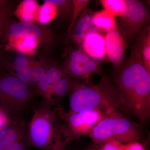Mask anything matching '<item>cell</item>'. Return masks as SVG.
<instances>
[{"mask_svg": "<svg viewBox=\"0 0 150 150\" xmlns=\"http://www.w3.org/2000/svg\"><path fill=\"white\" fill-rule=\"evenodd\" d=\"M112 81L127 112L145 123L150 115V74L140 59L131 54L121 67L114 70Z\"/></svg>", "mask_w": 150, "mask_h": 150, "instance_id": "cell-1", "label": "cell"}, {"mask_svg": "<svg viewBox=\"0 0 150 150\" xmlns=\"http://www.w3.org/2000/svg\"><path fill=\"white\" fill-rule=\"evenodd\" d=\"M69 112L100 109L106 114L118 110L127 112L120 93L113 81L102 75L97 85L72 79L69 91Z\"/></svg>", "mask_w": 150, "mask_h": 150, "instance_id": "cell-2", "label": "cell"}, {"mask_svg": "<svg viewBox=\"0 0 150 150\" xmlns=\"http://www.w3.org/2000/svg\"><path fill=\"white\" fill-rule=\"evenodd\" d=\"M89 136L96 145L110 140H118L124 144L139 142L143 137L139 124L125 118L118 110L106 114Z\"/></svg>", "mask_w": 150, "mask_h": 150, "instance_id": "cell-3", "label": "cell"}, {"mask_svg": "<svg viewBox=\"0 0 150 150\" xmlns=\"http://www.w3.org/2000/svg\"><path fill=\"white\" fill-rule=\"evenodd\" d=\"M54 105L43 101L34 114L27 130L28 145L40 150H51L59 129L57 110Z\"/></svg>", "mask_w": 150, "mask_h": 150, "instance_id": "cell-4", "label": "cell"}, {"mask_svg": "<svg viewBox=\"0 0 150 150\" xmlns=\"http://www.w3.org/2000/svg\"><path fill=\"white\" fill-rule=\"evenodd\" d=\"M34 94L31 86L14 75L0 74V103L8 115H16L28 109Z\"/></svg>", "mask_w": 150, "mask_h": 150, "instance_id": "cell-5", "label": "cell"}, {"mask_svg": "<svg viewBox=\"0 0 150 150\" xmlns=\"http://www.w3.org/2000/svg\"><path fill=\"white\" fill-rule=\"evenodd\" d=\"M56 108L58 116L66 124L65 133L69 143L89 134L106 115L105 111L100 109L73 112H67L60 106Z\"/></svg>", "mask_w": 150, "mask_h": 150, "instance_id": "cell-6", "label": "cell"}, {"mask_svg": "<svg viewBox=\"0 0 150 150\" xmlns=\"http://www.w3.org/2000/svg\"><path fill=\"white\" fill-rule=\"evenodd\" d=\"M8 37L32 38L48 49L55 45L57 40L54 31L46 25L35 23H23L12 19L10 17L6 21L2 36L3 38Z\"/></svg>", "mask_w": 150, "mask_h": 150, "instance_id": "cell-7", "label": "cell"}, {"mask_svg": "<svg viewBox=\"0 0 150 150\" xmlns=\"http://www.w3.org/2000/svg\"><path fill=\"white\" fill-rule=\"evenodd\" d=\"M127 10L120 20V29L127 42L131 43L137 35L149 25L150 13L147 7L137 0H126Z\"/></svg>", "mask_w": 150, "mask_h": 150, "instance_id": "cell-8", "label": "cell"}, {"mask_svg": "<svg viewBox=\"0 0 150 150\" xmlns=\"http://www.w3.org/2000/svg\"><path fill=\"white\" fill-rule=\"evenodd\" d=\"M88 57L80 48H68L64 61L62 65V69L65 74L72 79L90 83L91 76L86 67Z\"/></svg>", "mask_w": 150, "mask_h": 150, "instance_id": "cell-9", "label": "cell"}, {"mask_svg": "<svg viewBox=\"0 0 150 150\" xmlns=\"http://www.w3.org/2000/svg\"><path fill=\"white\" fill-rule=\"evenodd\" d=\"M106 54L113 65L114 69L121 67L124 60L127 41L120 28L106 32L105 35Z\"/></svg>", "mask_w": 150, "mask_h": 150, "instance_id": "cell-10", "label": "cell"}, {"mask_svg": "<svg viewBox=\"0 0 150 150\" xmlns=\"http://www.w3.org/2000/svg\"><path fill=\"white\" fill-rule=\"evenodd\" d=\"M65 74H66L62 69V65L59 64L57 62L51 61L45 74L33 87V90L34 94L42 97L43 101L52 104L51 93L52 88L54 84Z\"/></svg>", "mask_w": 150, "mask_h": 150, "instance_id": "cell-11", "label": "cell"}, {"mask_svg": "<svg viewBox=\"0 0 150 150\" xmlns=\"http://www.w3.org/2000/svg\"><path fill=\"white\" fill-rule=\"evenodd\" d=\"M99 29L94 26L84 38L81 49L91 59L99 62L107 56L105 38Z\"/></svg>", "mask_w": 150, "mask_h": 150, "instance_id": "cell-12", "label": "cell"}, {"mask_svg": "<svg viewBox=\"0 0 150 150\" xmlns=\"http://www.w3.org/2000/svg\"><path fill=\"white\" fill-rule=\"evenodd\" d=\"M27 130L24 121L13 118L0 132V150H7L16 142L26 139Z\"/></svg>", "mask_w": 150, "mask_h": 150, "instance_id": "cell-13", "label": "cell"}, {"mask_svg": "<svg viewBox=\"0 0 150 150\" xmlns=\"http://www.w3.org/2000/svg\"><path fill=\"white\" fill-rule=\"evenodd\" d=\"M131 54L139 58L142 64L150 74V26L149 25L136 37Z\"/></svg>", "mask_w": 150, "mask_h": 150, "instance_id": "cell-14", "label": "cell"}, {"mask_svg": "<svg viewBox=\"0 0 150 150\" xmlns=\"http://www.w3.org/2000/svg\"><path fill=\"white\" fill-rule=\"evenodd\" d=\"M1 66L8 68V73L14 75L19 79L31 87L30 58L26 54L18 53L12 65L2 61Z\"/></svg>", "mask_w": 150, "mask_h": 150, "instance_id": "cell-15", "label": "cell"}, {"mask_svg": "<svg viewBox=\"0 0 150 150\" xmlns=\"http://www.w3.org/2000/svg\"><path fill=\"white\" fill-rule=\"evenodd\" d=\"M94 12L88 8L85 9L73 28L71 37L79 48L86 33L94 26Z\"/></svg>", "mask_w": 150, "mask_h": 150, "instance_id": "cell-16", "label": "cell"}, {"mask_svg": "<svg viewBox=\"0 0 150 150\" xmlns=\"http://www.w3.org/2000/svg\"><path fill=\"white\" fill-rule=\"evenodd\" d=\"M40 6L36 1L24 0L21 2L14 13L20 22L34 23Z\"/></svg>", "mask_w": 150, "mask_h": 150, "instance_id": "cell-17", "label": "cell"}, {"mask_svg": "<svg viewBox=\"0 0 150 150\" xmlns=\"http://www.w3.org/2000/svg\"><path fill=\"white\" fill-rule=\"evenodd\" d=\"M11 48L26 55H31L40 43L38 40L30 37H8L5 38Z\"/></svg>", "mask_w": 150, "mask_h": 150, "instance_id": "cell-18", "label": "cell"}, {"mask_svg": "<svg viewBox=\"0 0 150 150\" xmlns=\"http://www.w3.org/2000/svg\"><path fill=\"white\" fill-rule=\"evenodd\" d=\"M72 78L65 74L54 84L51 93V102L55 105L63 99L69 91Z\"/></svg>", "mask_w": 150, "mask_h": 150, "instance_id": "cell-19", "label": "cell"}, {"mask_svg": "<svg viewBox=\"0 0 150 150\" xmlns=\"http://www.w3.org/2000/svg\"><path fill=\"white\" fill-rule=\"evenodd\" d=\"M94 26L106 32L115 29L116 22L115 17L105 10L94 12L93 15Z\"/></svg>", "mask_w": 150, "mask_h": 150, "instance_id": "cell-20", "label": "cell"}, {"mask_svg": "<svg viewBox=\"0 0 150 150\" xmlns=\"http://www.w3.org/2000/svg\"><path fill=\"white\" fill-rule=\"evenodd\" d=\"M43 1L38 11L35 21L42 25L51 22L58 16V11L56 6L49 3Z\"/></svg>", "mask_w": 150, "mask_h": 150, "instance_id": "cell-21", "label": "cell"}, {"mask_svg": "<svg viewBox=\"0 0 150 150\" xmlns=\"http://www.w3.org/2000/svg\"><path fill=\"white\" fill-rule=\"evenodd\" d=\"M50 62L44 59L35 61L30 58L31 86L33 87L42 79L48 69Z\"/></svg>", "mask_w": 150, "mask_h": 150, "instance_id": "cell-22", "label": "cell"}, {"mask_svg": "<svg viewBox=\"0 0 150 150\" xmlns=\"http://www.w3.org/2000/svg\"><path fill=\"white\" fill-rule=\"evenodd\" d=\"M104 10L114 17H122L127 10L126 0L100 1Z\"/></svg>", "mask_w": 150, "mask_h": 150, "instance_id": "cell-23", "label": "cell"}, {"mask_svg": "<svg viewBox=\"0 0 150 150\" xmlns=\"http://www.w3.org/2000/svg\"><path fill=\"white\" fill-rule=\"evenodd\" d=\"M44 1L56 6L58 15L65 21H70L73 10L72 0H44Z\"/></svg>", "mask_w": 150, "mask_h": 150, "instance_id": "cell-24", "label": "cell"}, {"mask_svg": "<svg viewBox=\"0 0 150 150\" xmlns=\"http://www.w3.org/2000/svg\"><path fill=\"white\" fill-rule=\"evenodd\" d=\"M73 3V10L71 18L70 21L69 25L67 29L66 33V39L69 40L72 31L76 22L80 16L81 14L86 7L90 2L89 0H72Z\"/></svg>", "mask_w": 150, "mask_h": 150, "instance_id": "cell-25", "label": "cell"}, {"mask_svg": "<svg viewBox=\"0 0 150 150\" xmlns=\"http://www.w3.org/2000/svg\"><path fill=\"white\" fill-rule=\"evenodd\" d=\"M69 143L64 127H59L56 134L54 146L51 150H64Z\"/></svg>", "mask_w": 150, "mask_h": 150, "instance_id": "cell-26", "label": "cell"}, {"mask_svg": "<svg viewBox=\"0 0 150 150\" xmlns=\"http://www.w3.org/2000/svg\"><path fill=\"white\" fill-rule=\"evenodd\" d=\"M13 10V8L11 4L5 6L0 7V39L2 36L6 21L10 17Z\"/></svg>", "mask_w": 150, "mask_h": 150, "instance_id": "cell-27", "label": "cell"}, {"mask_svg": "<svg viewBox=\"0 0 150 150\" xmlns=\"http://www.w3.org/2000/svg\"><path fill=\"white\" fill-rule=\"evenodd\" d=\"M123 145L118 140H110L100 145L99 150H123Z\"/></svg>", "mask_w": 150, "mask_h": 150, "instance_id": "cell-28", "label": "cell"}, {"mask_svg": "<svg viewBox=\"0 0 150 150\" xmlns=\"http://www.w3.org/2000/svg\"><path fill=\"white\" fill-rule=\"evenodd\" d=\"M28 145L26 138L16 142L7 150H28Z\"/></svg>", "mask_w": 150, "mask_h": 150, "instance_id": "cell-29", "label": "cell"}, {"mask_svg": "<svg viewBox=\"0 0 150 150\" xmlns=\"http://www.w3.org/2000/svg\"><path fill=\"white\" fill-rule=\"evenodd\" d=\"M123 150H146V149L142 143L134 142L124 144Z\"/></svg>", "mask_w": 150, "mask_h": 150, "instance_id": "cell-30", "label": "cell"}, {"mask_svg": "<svg viewBox=\"0 0 150 150\" xmlns=\"http://www.w3.org/2000/svg\"><path fill=\"white\" fill-rule=\"evenodd\" d=\"M12 120L7 113L0 112V132L8 126Z\"/></svg>", "mask_w": 150, "mask_h": 150, "instance_id": "cell-31", "label": "cell"}, {"mask_svg": "<svg viewBox=\"0 0 150 150\" xmlns=\"http://www.w3.org/2000/svg\"><path fill=\"white\" fill-rule=\"evenodd\" d=\"M11 1L8 0H0V7H4L11 4Z\"/></svg>", "mask_w": 150, "mask_h": 150, "instance_id": "cell-32", "label": "cell"}, {"mask_svg": "<svg viewBox=\"0 0 150 150\" xmlns=\"http://www.w3.org/2000/svg\"><path fill=\"white\" fill-rule=\"evenodd\" d=\"M3 47L2 45L0 44V65L1 64V63L2 62V52Z\"/></svg>", "mask_w": 150, "mask_h": 150, "instance_id": "cell-33", "label": "cell"}, {"mask_svg": "<svg viewBox=\"0 0 150 150\" xmlns=\"http://www.w3.org/2000/svg\"><path fill=\"white\" fill-rule=\"evenodd\" d=\"M86 150H99L98 149H96V148H90V149H87Z\"/></svg>", "mask_w": 150, "mask_h": 150, "instance_id": "cell-34", "label": "cell"}]
</instances>
